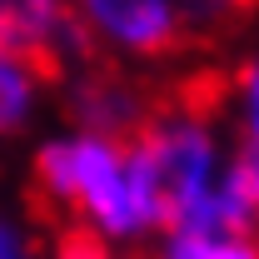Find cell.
<instances>
[{
  "label": "cell",
  "instance_id": "1",
  "mask_svg": "<svg viewBox=\"0 0 259 259\" xmlns=\"http://www.w3.org/2000/svg\"><path fill=\"white\" fill-rule=\"evenodd\" d=\"M35 199L60 229H85L100 244L125 249L160 234L155 194L130 140L65 130L35 150Z\"/></svg>",
  "mask_w": 259,
  "mask_h": 259
},
{
  "label": "cell",
  "instance_id": "2",
  "mask_svg": "<svg viewBox=\"0 0 259 259\" xmlns=\"http://www.w3.org/2000/svg\"><path fill=\"white\" fill-rule=\"evenodd\" d=\"M65 5L90 60L120 65L135 75L185 55L204 30L194 0H65Z\"/></svg>",
  "mask_w": 259,
  "mask_h": 259
},
{
  "label": "cell",
  "instance_id": "3",
  "mask_svg": "<svg viewBox=\"0 0 259 259\" xmlns=\"http://www.w3.org/2000/svg\"><path fill=\"white\" fill-rule=\"evenodd\" d=\"M60 85H65V105H70V130L110 135V140H130L160 100V90L150 80L105 60H85Z\"/></svg>",
  "mask_w": 259,
  "mask_h": 259
},
{
  "label": "cell",
  "instance_id": "4",
  "mask_svg": "<svg viewBox=\"0 0 259 259\" xmlns=\"http://www.w3.org/2000/svg\"><path fill=\"white\" fill-rule=\"evenodd\" d=\"M0 50L35 60L50 75V85L90 60L65 0H0Z\"/></svg>",
  "mask_w": 259,
  "mask_h": 259
},
{
  "label": "cell",
  "instance_id": "5",
  "mask_svg": "<svg viewBox=\"0 0 259 259\" xmlns=\"http://www.w3.org/2000/svg\"><path fill=\"white\" fill-rule=\"evenodd\" d=\"M214 105L229 145H259V45L244 50L225 75H214Z\"/></svg>",
  "mask_w": 259,
  "mask_h": 259
},
{
  "label": "cell",
  "instance_id": "6",
  "mask_svg": "<svg viewBox=\"0 0 259 259\" xmlns=\"http://www.w3.org/2000/svg\"><path fill=\"white\" fill-rule=\"evenodd\" d=\"M45 90H50V75L35 60L15 55V50H0V140H15L20 130H30Z\"/></svg>",
  "mask_w": 259,
  "mask_h": 259
},
{
  "label": "cell",
  "instance_id": "7",
  "mask_svg": "<svg viewBox=\"0 0 259 259\" xmlns=\"http://www.w3.org/2000/svg\"><path fill=\"white\" fill-rule=\"evenodd\" d=\"M160 259H259V234H160Z\"/></svg>",
  "mask_w": 259,
  "mask_h": 259
},
{
  "label": "cell",
  "instance_id": "8",
  "mask_svg": "<svg viewBox=\"0 0 259 259\" xmlns=\"http://www.w3.org/2000/svg\"><path fill=\"white\" fill-rule=\"evenodd\" d=\"M50 259H120V254H115L110 244H100L95 234H85V229H60Z\"/></svg>",
  "mask_w": 259,
  "mask_h": 259
},
{
  "label": "cell",
  "instance_id": "9",
  "mask_svg": "<svg viewBox=\"0 0 259 259\" xmlns=\"http://www.w3.org/2000/svg\"><path fill=\"white\" fill-rule=\"evenodd\" d=\"M0 259H40L30 229L20 220H10V214H0Z\"/></svg>",
  "mask_w": 259,
  "mask_h": 259
},
{
  "label": "cell",
  "instance_id": "10",
  "mask_svg": "<svg viewBox=\"0 0 259 259\" xmlns=\"http://www.w3.org/2000/svg\"><path fill=\"white\" fill-rule=\"evenodd\" d=\"M239 5H249V0H194V10H199V25H220L229 20Z\"/></svg>",
  "mask_w": 259,
  "mask_h": 259
},
{
  "label": "cell",
  "instance_id": "11",
  "mask_svg": "<svg viewBox=\"0 0 259 259\" xmlns=\"http://www.w3.org/2000/svg\"><path fill=\"white\" fill-rule=\"evenodd\" d=\"M249 5H259V0H249Z\"/></svg>",
  "mask_w": 259,
  "mask_h": 259
}]
</instances>
